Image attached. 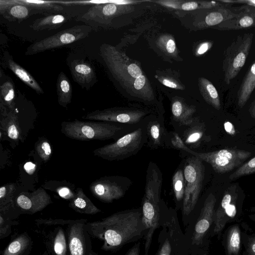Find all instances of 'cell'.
I'll return each mask as SVG.
<instances>
[{
	"label": "cell",
	"mask_w": 255,
	"mask_h": 255,
	"mask_svg": "<svg viewBox=\"0 0 255 255\" xmlns=\"http://www.w3.org/2000/svg\"><path fill=\"white\" fill-rule=\"evenodd\" d=\"M85 228L91 238L103 242L102 250L111 252L144 239L147 233L141 208L118 212L100 220L88 221Z\"/></svg>",
	"instance_id": "6da1fadb"
},
{
	"label": "cell",
	"mask_w": 255,
	"mask_h": 255,
	"mask_svg": "<svg viewBox=\"0 0 255 255\" xmlns=\"http://www.w3.org/2000/svg\"><path fill=\"white\" fill-rule=\"evenodd\" d=\"M162 173L156 163L149 162L146 174L144 194L141 202L143 223L147 229L144 238V254L148 255L155 230L159 228L161 209L164 201L161 199Z\"/></svg>",
	"instance_id": "7a4b0ae2"
},
{
	"label": "cell",
	"mask_w": 255,
	"mask_h": 255,
	"mask_svg": "<svg viewBox=\"0 0 255 255\" xmlns=\"http://www.w3.org/2000/svg\"><path fill=\"white\" fill-rule=\"evenodd\" d=\"M158 246L155 255H189V244L181 230L177 210L164 202L160 220Z\"/></svg>",
	"instance_id": "3957f363"
},
{
	"label": "cell",
	"mask_w": 255,
	"mask_h": 255,
	"mask_svg": "<svg viewBox=\"0 0 255 255\" xmlns=\"http://www.w3.org/2000/svg\"><path fill=\"white\" fill-rule=\"evenodd\" d=\"M61 125V131L66 136L80 141L117 140L128 130L124 124L97 121L75 119L63 122Z\"/></svg>",
	"instance_id": "277c9868"
},
{
	"label": "cell",
	"mask_w": 255,
	"mask_h": 255,
	"mask_svg": "<svg viewBox=\"0 0 255 255\" xmlns=\"http://www.w3.org/2000/svg\"><path fill=\"white\" fill-rule=\"evenodd\" d=\"M199 157L191 155L185 161L183 173L185 192L182 211L184 225L188 224L187 218L194 209L200 194L205 175V166Z\"/></svg>",
	"instance_id": "5b68a950"
},
{
	"label": "cell",
	"mask_w": 255,
	"mask_h": 255,
	"mask_svg": "<svg viewBox=\"0 0 255 255\" xmlns=\"http://www.w3.org/2000/svg\"><path fill=\"white\" fill-rule=\"evenodd\" d=\"M146 127L141 126L115 142L93 150L94 155L109 161L121 160L136 154L147 142Z\"/></svg>",
	"instance_id": "8992f818"
},
{
	"label": "cell",
	"mask_w": 255,
	"mask_h": 255,
	"mask_svg": "<svg viewBox=\"0 0 255 255\" xmlns=\"http://www.w3.org/2000/svg\"><path fill=\"white\" fill-rule=\"evenodd\" d=\"M73 220L37 219L36 229L49 255H68L66 227Z\"/></svg>",
	"instance_id": "52a82bcc"
},
{
	"label": "cell",
	"mask_w": 255,
	"mask_h": 255,
	"mask_svg": "<svg viewBox=\"0 0 255 255\" xmlns=\"http://www.w3.org/2000/svg\"><path fill=\"white\" fill-rule=\"evenodd\" d=\"M254 34L251 33L238 35L229 46L223 62L224 81L229 84L244 66L251 48Z\"/></svg>",
	"instance_id": "ba28073f"
},
{
	"label": "cell",
	"mask_w": 255,
	"mask_h": 255,
	"mask_svg": "<svg viewBox=\"0 0 255 255\" xmlns=\"http://www.w3.org/2000/svg\"><path fill=\"white\" fill-rule=\"evenodd\" d=\"M209 163L219 174L225 173L239 167L252 153L236 148L222 149L208 152H197L188 147L185 150Z\"/></svg>",
	"instance_id": "9c48e42d"
},
{
	"label": "cell",
	"mask_w": 255,
	"mask_h": 255,
	"mask_svg": "<svg viewBox=\"0 0 255 255\" xmlns=\"http://www.w3.org/2000/svg\"><path fill=\"white\" fill-rule=\"evenodd\" d=\"M92 30V27L89 25H78L61 30L31 44L27 48L25 55H33L73 43L88 37Z\"/></svg>",
	"instance_id": "30bf717a"
},
{
	"label": "cell",
	"mask_w": 255,
	"mask_h": 255,
	"mask_svg": "<svg viewBox=\"0 0 255 255\" xmlns=\"http://www.w3.org/2000/svg\"><path fill=\"white\" fill-rule=\"evenodd\" d=\"M216 198L210 193L206 198L192 233L186 235L189 244V255H198L201 252L205 238L214 223Z\"/></svg>",
	"instance_id": "8fae6325"
},
{
	"label": "cell",
	"mask_w": 255,
	"mask_h": 255,
	"mask_svg": "<svg viewBox=\"0 0 255 255\" xmlns=\"http://www.w3.org/2000/svg\"><path fill=\"white\" fill-rule=\"evenodd\" d=\"M131 184V181L127 177L106 176L92 182L90 190L92 195L101 202L112 203L122 198Z\"/></svg>",
	"instance_id": "7c38bea8"
},
{
	"label": "cell",
	"mask_w": 255,
	"mask_h": 255,
	"mask_svg": "<svg viewBox=\"0 0 255 255\" xmlns=\"http://www.w3.org/2000/svg\"><path fill=\"white\" fill-rule=\"evenodd\" d=\"M87 219H75L66 227L68 255H90L93 251L91 236L85 224Z\"/></svg>",
	"instance_id": "4fadbf2b"
},
{
	"label": "cell",
	"mask_w": 255,
	"mask_h": 255,
	"mask_svg": "<svg viewBox=\"0 0 255 255\" xmlns=\"http://www.w3.org/2000/svg\"><path fill=\"white\" fill-rule=\"evenodd\" d=\"M146 114V112L142 110L113 108L92 111L82 118L90 121L131 125L139 123Z\"/></svg>",
	"instance_id": "5bb4252c"
},
{
	"label": "cell",
	"mask_w": 255,
	"mask_h": 255,
	"mask_svg": "<svg viewBox=\"0 0 255 255\" xmlns=\"http://www.w3.org/2000/svg\"><path fill=\"white\" fill-rule=\"evenodd\" d=\"M74 81L82 88L90 89L97 81L96 72L92 63L83 57L70 55L67 59Z\"/></svg>",
	"instance_id": "9a60e30c"
},
{
	"label": "cell",
	"mask_w": 255,
	"mask_h": 255,
	"mask_svg": "<svg viewBox=\"0 0 255 255\" xmlns=\"http://www.w3.org/2000/svg\"><path fill=\"white\" fill-rule=\"evenodd\" d=\"M52 203L50 195L42 188L32 193L22 192L15 200V206L20 214L33 215Z\"/></svg>",
	"instance_id": "2e32d148"
},
{
	"label": "cell",
	"mask_w": 255,
	"mask_h": 255,
	"mask_svg": "<svg viewBox=\"0 0 255 255\" xmlns=\"http://www.w3.org/2000/svg\"><path fill=\"white\" fill-rule=\"evenodd\" d=\"M255 27V7L247 5L239 9L236 16L215 27L222 30H239Z\"/></svg>",
	"instance_id": "e0dca14e"
},
{
	"label": "cell",
	"mask_w": 255,
	"mask_h": 255,
	"mask_svg": "<svg viewBox=\"0 0 255 255\" xmlns=\"http://www.w3.org/2000/svg\"><path fill=\"white\" fill-rule=\"evenodd\" d=\"M235 185L229 187L225 191L222 200L215 211L214 216V234H220L224 228L227 221V215L230 214V208L234 206L232 204L237 199Z\"/></svg>",
	"instance_id": "ac0fdd59"
},
{
	"label": "cell",
	"mask_w": 255,
	"mask_h": 255,
	"mask_svg": "<svg viewBox=\"0 0 255 255\" xmlns=\"http://www.w3.org/2000/svg\"><path fill=\"white\" fill-rule=\"evenodd\" d=\"M0 13L10 21L20 22L28 18L31 13L27 6L16 0H0Z\"/></svg>",
	"instance_id": "d6986e66"
},
{
	"label": "cell",
	"mask_w": 255,
	"mask_h": 255,
	"mask_svg": "<svg viewBox=\"0 0 255 255\" xmlns=\"http://www.w3.org/2000/svg\"><path fill=\"white\" fill-rule=\"evenodd\" d=\"M3 61L7 68L25 84L37 94L44 93L43 89L33 77L23 67L15 62L12 56L7 51L3 53Z\"/></svg>",
	"instance_id": "ffe728a7"
},
{
	"label": "cell",
	"mask_w": 255,
	"mask_h": 255,
	"mask_svg": "<svg viewBox=\"0 0 255 255\" xmlns=\"http://www.w3.org/2000/svg\"><path fill=\"white\" fill-rule=\"evenodd\" d=\"M33 245V240L27 233L22 232L14 235L1 255H29Z\"/></svg>",
	"instance_id": "44dd1931"
},
{
	"label": "cell",
	"mask_w": 255,
	"mask_h": 255,
	"mask_svg": "<svg viewBox=\"0 0 255 255\" xmlns=\"http://www.w3.org/2000/svg\"><path fill=\"white\" fill-rule=\"evenodd\" d=\"M68 206L75 211L81 214L94 215L101 212L81 188L76 189L75 196L70 200Z\"/></svg>",
	"instance_id": "7402d4cb"
},
{
	"label": "cell",
	"mask_w": 255,
	"mask_h": 255,
	"mask_svg": "<svg viewBox=\"0 0 255 255\" xmlns=\"http://www.w3.org/2000/svg\"><path fill=\"white\" fill-rule=\"evenodd\" d=\"M15 88L12 79L2 69L0 72V104L6 106L10 111H14Z\"/></svg>",
	"instance_id": "603a6c76"
},
{
	"label": "cell",
	"mask_w": 255,
	"mask_h": 255,
	"mask_svg": "<svg viewBox=\"0 0 255 255\" xmlns=\"http://www.w3.org/2000/svg\"><path fill=\"white\" fill-rule=\"evenodd\" d=\"M255 88V61L250 67L238 92V105L242 108L249 100Z\"/></svg>",
	"instance_id": "cb8c5ba5"
},
{
	"label": "cell",
	"mask_w": 255,
	"mask_h": 255,
	"mask_svg": "<svg viewBox=\"0 0 255 255\" xmlns=\"http://www.w3.org/2000/svg\"><path fill=\"white\" fill-rule=\"evenodd\" d=\"M147 143L149 146L157 148L162 145L165 138V128L163 123L152 120L146 124Z\"/></svg>",
	"instance_id": "d4e9b609"
},
{
	"label": "cell",
	"mask_w": 255,
	"mask_h": 255,
	"mask_svg": "<svg viewBox=\"0 0 255 255\" xmlns=\"http://www.w3.org/2000/svg\"><path fill=\"white\" fill-rule=\"evenodd\" d=\"M195 109L179 100H175L171 106V112L175 121L182 126L191 125L193 123L192 115Z\"/></svg>",
	"instance_id": "484cf974"
},
{
	"label": "cell",
	"mask_w": 255,
	"mask_h": 255,
	"mask_svg": "<svg viewBox=\"0 0 255 255\" xmlns=\"http://www.w3.org/2000/svg\"><path fill=\"white\" fill-rule=\"evenodd\" d=\"M56 89L58 104L64 108H67L72 101V86L63 72H61L58 75Z\"/></svg>",
	"instance_id": "4316f807"
},
{
	"label": "cell",
	"mask_w": 255,
	"mask_h": 255,
	"mask_svg": "<svg viewBox=\"0 0 255 255\" xmlns=\"http://www.w3.org/2000/svg\"><path fill=\"white\" fill-rule=\"evenodd\" d=\"M67 21L63 15L51 14L35 19L30 25L35 31L58 28Z\"/></svg>",
	"instance_id": "83f0119b"
},
{
	"label": "cell",
	"mask_w": 255,
	"mask_h": 255,
	"mask_svg": "<svg viewBox=\"0 0 255 255\" xmlns=\"http://www.w3.org/2000/svg\"><path fill=\"white\" fill-rule=\"evenodd\" d=\"M198 82L200 93L206 102L215 109L220 110V99L215 86L205 78H199Z\"/></svg>",
	"instance_id": "f1b7e54d"
},
{
	"label": "cell",
	"mask_w": 255,
	"mask_h": 255,
	"mask_svg": "<svg viewBox=\"0 0 255 255\" xmlns=\"http://www.w3.org/2000/svg\"><path fill=\"white\" fill-rule=\"evenodd\" d=\"M17 1L27 6L31 12L37 13H54L63 10L64 7L58 4L55 1L25 0H17Z\"/></svg>",
	"instance_id": "f546056e"
},
{
	"label": "cell",
	"mask_w": 255,
	"mask_h": 255,
	"mask_svg": "<svg viewBox=\"0 0 255 255\" xmlns=\"http://www.w3.org/2000/svg\"><path fill=\"white\" fill-rule=\"evenodd\" d=\"M1 127L10 139L16 140L20 137L21 132L17 116L14 111H9L3 115L0 120Z\"/></svg>",
	"instance_id": "4dcf8cb0"
},
{
	"label": "cell",
	"mask_w": 255,
	"mask_h": 255,
	"mask_svg": "<svg viewBox=\"0 0 255 255\" xmlns=\"http://www.w3.org/2000/svg\"><path fill=\"white\" fill-rule=\"evenodd\" d=\"M172 186L176 207L179 208V204L182 206L185 192V180L183 169L177 170L172 177Z\"/></svg>",
	"instance_id": "1f68e13d"
},
{
	"label": "cell",
	"mask_w": 255,
	"mask_h": 255,
	"mask_svg": "<svg viewBox=\"0 0 255 255\" xmlns=\"http://www.w3.org/2000/svg\"><path fill=\"white\" fill-rule=\"evenodd\" d=\"M241 246L240 230L234 225L229 229L227 237V250L228 255H238Z\"/></svg>",
	"instance_id": "d6a6232c"
},
{
	"label": "cell",
	"mask_w": 255,
	"mask_h": 255,
	"mask_svg": "<svg viewBox=\"0 0 255 255\" xmlns=\"http://www.w3.org/2000/svg\"><path fill=\"white\" fill-rule=\"evenodd\" d=\"M254 173H255V157L240 166L229 176V178L231 180H234L242 176Z\"/></svg>",
	"instance_id": "836d02e7"
},
{
	"label": "cell",
	"mask_w": 255,
	"mask_h": 255,
	"mask_svg": "<svg viewBox=\"0 0 255 255\" xmlns=\"http://www.w3.org/2000/svg\"><path fill=\"white\" fill-rule=\"evenodd\" d=\"M203 134L201 126L192 127L185 131L183 140L186 145H191L199 141Z\"/></svg>",
	"instance_id": "e575fe53"
},
{
	"label": "cell",
	"mask_w": 255,
	"mask_h": 255,
	"mask_svg": "<svg viewBox=\"0 0 255 255\" xmlns=\"http://www.w3.org/2000/svg\"><path fill=\"white\" fill-rule=\"evenodd\" d=\"M19 223L15 220L6 217L0 214V239H3L8 237L12 232L13 226Z\"/></svg>",
	"instance_id": "d590c367"
},
{
	"label": "cell",
	"mask_w": 255,
	"mask_h": 255,
	"mask_svg": "<svg viewBox=\"0 0 255 255\" xmlns=\"http://www.w3.org/2000/svg\"><path fill=\"white\" fill-rule=\"evenodd\" d=\"M35 150L39 156L44 161H48L51 155L52 148L49 142L45 139L38 141L35 144Z\"/></svg>",
	"instance_id": "8d00e7d4"
},
{
	"label": "cell",
	"mask_w": 255,
	"mask_h": 255,
	"mask_svg": "<svg viewBox=\"0 0 255 255\" xmlns=\"http://www.w3.org/2000/svg\"><path fill=\"white\" fill-rule=\"evenodd\" d=\"M171 143L172 146L177 149L182 150L185 151L188 147L184 142L183 139L178 133L173 132L171 138Z\"/></svg>",
	"instance_id": "74e56055"
},
{
	"label": "cell",
	"mask_w": 255,
	"mask_h": 255,
	"mask_svg": "<svg viewBox=\"0 0 255 255\" xmlns=\"http://www.w3.org/2000/svg\"><path fill=\"white\" fill-rule=\"evenodd\" d=\"M56 192L59 195L65 199L71 200L75 196V193H73L71 189L66 186L58 187Z\"/></svg>",
	"instance_id": "f35d334b"
},
{
	"label": "cell",
	"mask_w": 255,
	"mask_h": 255,
	"mask_svg": "<svg viewBox=\"0 0 255 255\" xmlns=\"http://www.w3.org/2000/svg\"><path fill=\"white\" fill-rule=\"evenodd\" d=\"M158 79L162 84L166 87L176 89H183L180 85L178 84L172 79L166 77H160L158 78Z\"/></svg>",
	"instance_id": "ab89813d"
},
{
	"label": "cell",
	"mask_w": 255,
	"mask_h": 255,
	"mask_svg": "<svg viewBox=\"0 0 255 255\" xmlns=\"http://www.w3.org/2000/svg\"><path fill=\"white\" fill-rule=\"evenodd\" d=\"M145 82L146 78L144 75H142L135 79L133 83V87L136 90H140L143 87Z\"/></svg>",
	"instance_id": "60d3db41"
},
{
	"label": "cell",
	"mask_w": 255,
	"mask_h": 255,
	"mask_svg": "<svg viewBox=\"0 0 255 255\" xmlns=\"http://www.w3.org/2000/svg\"><path fill=\"white\" fill-rule=\"evenodd\" d=\"M212 44L209 42H204L201 43L196 49V55H201L206 52L211 47Z\"/></svg>",
	"instance_id": "b9f144b4"
},
{
	"label": "cell",
	"mask_w": 255,
	"mask_h": 255,
	"mask_svg": "<svg viewBox=\"0 0 255 255\" xmlns=\"http://www.w3.org/2000/svg\"><path fill=\"white\" fill-rule=\"evenodd\" d=\"M166 51L170 54L173 53L176 50V45L174 40L172 38H169L164 45Z\"/></svg>",
	"instance_id": "7bdbcfd3"
},
{
	"label": "cell",
	"mask_w": 255,
	"mask_h": 255,
	"mask_svg": "<svg viewBox=\"0 0 255 255\" xmlns=\"http://www.w3.org/2000/svg\"><path fill=\"white\" fill-rule=\"evenodd\" d=\"M140 243L138 242L135 243L124 255H140Z\"/></svg>",
	"instance_id": "ee69618b"
},
{
	"label": "cell",
	"mask_w": 255,
	"mask_h": 255,
	"mask_svg": "<svg viewBox=\"0 0 255 255\" xmlns=\"http://www.w3.org/2000/svg\"><path fill=\"white\" fill-rule=\"evenodd\" d=\"M198 7V3L195 1H189L183 3L181 8L185 10H194Z\"/></svg>",
	"instance_id": "f6af8a7d"
},
{
	"label": "cell",
	"mask_w": 255,
	"mask_h": 255,
	"mask_svg": "<svg viewBox=\"0 0 255 255\" xmlns=\"http://www.w3.org/2000/svg\"><path fill=\"white\" fill-rule=\"evenodd\" d=\"M24 170L29 174H32L36 169V165L31 162H27L24 165Z\"/></svg>",
	"instance_id": "bcb514c9"
},
{
	"label": "cell",
	"mask_w": 255,
	"mask_h": 255,
	"mask_svg": "<svg viewBox=\"0 0 255 255\" xmlns=\"http://www.w3.org/2000/svg\"><path fill=\"white\" fill-rule=\"evenodd\" d=\"M248 252L249 255H255V237L250 240L248 244Z\"/></svg>",
	"instance_id": "7dc6e473"
},
{
	"label": "cell",
	"mask_w": 255,
	"mask_h": 255,
	"mask_svg": "<svg viewBox=\"0 0 255 255\" xmlns=\"http://www.w3.org/2000/svg\"><path fill=\"white\" fill-rule=\"evenodd\" d=\"M225 130L227 132L230 134H232L235 132V130L232 124L229 122H226L224 124Z\"/></svg>",
	"instance_id": "c3c4849f"
},
{
	"label": "cell",
	"mask_w": 255,
	"mask_h": 255,
	"mask_svg": "<svg viewBox=\"0 0 255 255\" xmlns=\"http://www.w3.org/2000/svg\"><path fill=\"white\" fill-rule=\"evenodd\" d=\"M251 116L255 119V100L253 102L249 109Z\"/></svg>",
	"instance_id": "681fc988"
},
{
	"label": "cell",
	"mask_w": 255,
	"mask_h": 255,
	"mask_svg": "<svg viewBox=\"0 0 255 255\" xmlns=\"http://www.w3.org/2000/svg\"><path fill=\"white\" fill-rule=\"evenodd\" d=\"M90 255H98V254L96 252H95L93 251Z\"/></svg>",
	"instance_id": "f907efd6"
},
{
	"label": "cell",
	"mask_w": 255,
	"mask_h": 255,
	"mask_svg": "<svg viewBox=\"0 0 255 255\" xmlns=\"http://www.w3.org/2000/svg\"><path fill=\"white\" fill-rule=\"evenodd\" d=\"M201 255H208V253L207 252L205 251V252L202 253Z\"/></svg>",
	"instance_id": "816d5d0a"
},
{
	"label": "cell",
	"mask_w": 255,
	"mask_h": 255,
	"mask_svg": "<svg viewBox=\"0 0 255 255\" xmlns=\"http://www.w3.org/2000/svg\"><path fill=\"white\" fill-rule=\"evenodd\" d=\"M41 255H49V254H48V253L46 251H45Z\"/></svg>",
	"instance_id": "f5cc1de1"
},
{
	"label": "cell",
	"mask_w": 255,
	"mask_h": 255,
	"mask_svg": "<svg viewBox=\"0 0 255 255\" xmlns=\"http://www.w3.org/2000/svg\"><path fill=\"white\" fill-rule=\"evenodd\" d=\"M253 219L255 220V215L253 216Z\"/></svg>",
	"instance_id": "db71d44e"
}]
</instances>
